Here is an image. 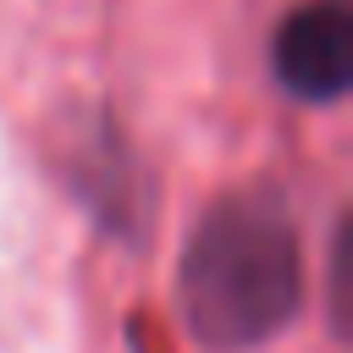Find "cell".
I'll list each match as a JSON object with an SVG mask.
<instances>
[{
	"mask_svg": "<svg viewBox=\"0 0 353 353\" xmlns=\"http://www.w3.org/2000/svg\"><path fill=\"white\" fill-rule=\"evenodd\" d=\"M176 309L210 353H248L303 309V243L276 188H243L204 210L176 265Z\"/></svg>",
	"mask_w": 353,
	"mask_h": 353,
	"instance_id": "6da1fadb",
	"label": "cell"
},
{
	"mask_svg": "<svg viewBox=\"0 0 353 353\" xmlns=\"http://www.w3.org/2000/svg\"><path fill=\"white\" fill-rule=\"evenodd\" d=\"M276 83L303 105H336L353 83V6L303 0L270 39Z\"/></svg>",
	"mask_w": 353,
	"mask_h": 353,
	"instance_id": "7a4b0ae2",
	"label": "cell"
}]
</instances>
